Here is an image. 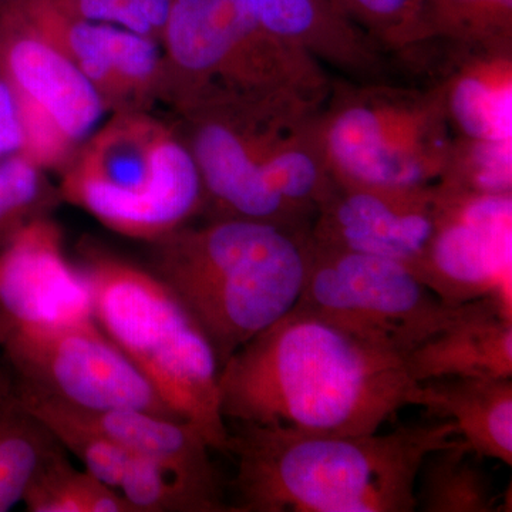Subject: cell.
Returning <instances> with one entry per match:
<instances>
[{"mask_svg": "<svg viewBox=\"0 0 512 512\" xmlns=\"http://www.w3.org/2000/svg\"><path fill=\"white\" fill-rule=\"evenodd\" d=\"M406 357L293 306L221 367V413L227 423L377 433L404 407L420 406Z\"/></svg>", "mask_w": 512, "mask_h": 512, "instance_id": "6da1fadb", "label": "cell"}, {"mask_svg": "<svg viewBox=\"0 0 512 512\" xmlns=\"http://www.w3.org/2000/svg\"><path fill=\"white\" fill-rule=\"evenodd\" d=\"M227 426L234 512H413L424 458L461 440L450 419L362 436Z\"/></svg>", "mask_w": 512, "mask_h": 512, "instance_id": "7a4b0ae2", "label": "cell"}, {"mask_svg": "<svg viewBox=\"0 0 512 512\" xmlns=\"http://www.w3.org/2000/svg\"><path fill=\"white\" fill-rule=\"evenodd\" d=\"M150 271L204 333L220 369L245 343L298 303L309 231L211 218L151 242Z\"/></svg>", "mask_w": 512, "mask_h": 512, "instance_id": "3957f363", "label": "cell"}, {"mask_svg": "<svg viewBox=\"0 0 512 512\" xmlns=\"http://www.w3.org/2000/svg\"><path fill=\"white\" fill-rule=\"evenodd\" d=\"M322 107L227 104L180 114L204 187V217L311 231L332 184L319 137Z\"/></svg>", "mask_w": 512, "mask_h": 512, "instance_id": "277c9868", "label": "cell"}, {"mask_svg": "<svg viewBox=\"0 0 512 512\" xmlns=\"http://www.w3.org/2000/svg\"><path fill=\"white\" fill-rule=\"evenodd\" d=\"M160 100L177 114L211 106H323L332 79L272 36L239 0H170L160 39Z\"/></svg>", "mask_w": 512, "mask_h": 512, "instance_id": "5b68a950", "label": "cell"}, {"mask_svg": "<svg viewBox=\"0 0 512 512\" xmlns=\"http://www.w3.org/2000/svg\"><path fill=\"white\" fill-rule=\"evenodd\" d=\"M79 268L103 332L180 419L227 454L220 365L177 296L150 269L99 249H86Z\"/></svg>", "mask_w": 512, "mask_h": 512, "instance_id": "8992f818", "label": "cell"}, {"mask_svg": "<svg viewBox=\"0 0 512 512\" xmlns=\"http://www.w3.org/2000/svg\"><path fill=\"white\" fill-rule=\"evenodd\" d=\"M60 198L116 234L156 242L204 215L183 130L148 110L111 113L63 168Z\"/></svg>", "mask_w": 512, "mask_h": 512, "instance_id": "52a82bcc", "label": "cell"}, {"mask_svg": "<svg viewBox=\"0 0 512 512\" xmlns=\"http://www.w3.org/2000/svg\"><path fill=\"white\" fill-rule=\"evenodd\" d=\"M319 136L333 180L424 187L439 183L454 134L430 89L342 77L332 79Z\"/></svg>", "mask_w": 512, "mask_h": 512, "instance_id": "ba28073f", "label": "cell"}, {"mask_svg": "<svg viewBox=\"0 0 512 512\" xmlns=\"http://www.w3.org/2000/svg\"><path fill=\"white\" fill-rule=\"evenodd\" d=\"M0 356L16 386L87 410L180 419L92 318L0 326Z\"/></svg>", "mask_w": 512, "mask_h": 512, "instance_id": "9c48e42d", "label": "cell"}, {"mask_svg": "<svg viewBox=\"0 0 512 512\" xmlns=\"http://www.w3.org/2000/svg\"><path fill=\"white\" fill-rule=\"evenodd\" d=\"M295 306L407 356L443 329L460 305L441 301L400 262L309 239L308 271Z\"/></svg>", "mask_w": 512, "mask_h": 512, "instance_id": "30bf717a", "label": "cell"}, {"mask_svg": "<svg viewBox=\"0 0 512 512\" xmlns=\"http://www.w3.org/2000/svg\"><path fill=\"white\" fill-rule=\"evenodd\" d=\"M439 185V220L413 274L448 305L493 296L512 308V194Z\"/></svg>", "mask_w": 512, "mask_h": 512, "instance_id": "8fae6325", "label": "cell"}, {"mask_svg": "<svg viewBox=\"0 0 512 512\" xmlns=\"http://www.w3.org/2000/svg\"><path fill=\"white\" fill-rule=\"evenodd\" d=\"M441 188L340 183L320 201L309 239L320 247L382 256L414 271L439 220Z\"/></svg>", "mask_w": 512, "mask_h": 512, "instance_id": "7c38bea8", "label": "cell"}, {"mask_svg": "<svg viewBox=\"0 0 512 512\" xmlns=\"http://www.w3.org/2000/svg\"><path fill=\"white\" fill-rule=\"evenodd\" d=\"M392 62L409 82L436 93L454 136L512 141V46L426 39Z\"/></svg>", "mask_w": 512, "mask_h": 512, "instance_id": "4fadbf2b", "label": "cell"}, {"mask_svg": "<svg viewBox=\"0 0 512 512\" xmlns=\"http://www.w3.org/2000/svg\"><path fill=\"white\" fill-rule=\"evenodd\" d=\"M0 64L16 100L45 111L79 147L109 113L96 87L29 25L16 0H0Z\"/></svg>", "mask_w": 512, "mask_h": 512, "instance_id": "5bb4252c", "label": "cell"}, {"mask_svg": "<svg viewBox=\"0 0 512 512\" xmlns=\"http://www.w3.org/2000/svg\"><path fill=\"white\" fill-rule=\"evenodd\" d=\"M92 316L89 286L50 215L30 222L0 249V326Z\"/></svg>", "mask_w": 512, "mask_h": 512, "instance_id": "9a60e30c", "label": "cell"}, {"mask_svg": "<svg viewBox=\"0 0 512 512\" xmlns=\"http://www.w3.org/2000/svg\"><path fill=\"white\" fill-rule=\"evenodd\" d=\"M272 36L352 80H389L392 59L330 0H239Z\"/></svg>", "mask_w": 512, "mask_h": 512, "instance_id": "2e32d148", "label": "cell"}, {"mask_svg": "<svg viewBox=\"0 0 512 512\" xmlns=\"http://www.w3.org/2000/svg\"><path fill=\"white\" fill-rule=\"evenodd\" d=\"M66 406L128 454L148 458L170 471L197 494L211 512L229 511L211 460L212 448L192 424L140 410L99 412Z\"/></svg>", "mask_w": 512, "mask_h": 512, "instance_id": "e0dca14e", "label": "cell"}, {"mask_svg": "<svg viewBox=\"0 0 512 512\" xmlns=\"http://www.w3.org/2000/svg\"><path fill=\"white\" fill-rule=\"evenodd\" d=\"M416 382L512 377V308L493 296L461 303L450 322L406 357Z\"/></svg>", "mask_w": 512, "mask_h": 512, "instance_id": "ac0fdd59", "label": "cell"}, {"mask_svg": "<svg viewBox=\"0 0 512 512\" xmlns=\"http://www.w3.org/2000/svg\"><path fill=\"white\" fill-rule=\"evenodd\" d=\"M420 384V407L453 420L471 453L511 466L512 377H441Z\"/></svg>", "mask_w": 512, "mask_h": 512, "instance_id": "d6986e66", "label": "cell"}, {"mask_svg": "<svg viewBox=\"0 0 512 512\" xmlns=\"http://www.w3.org/2000/svg\"><path fill=\"white\" fill-rule=\"evenodd\" d=\"M481 458L463 440L424 458L416 481V510L421 512H494L500 495Z\"/></svg>", "mask_w": 512, "mask_h": 512, "instance_id": "ffe728a7", "label": "cell"}, {"mask_svg": "<svg viewBox=\"0 0 512 512\" xmlns=\"http://www.w3.org/2000/svg\"><path fill=\"white\" fill-rule=\"evenodd\" d=\"M62 450L20 403L15 383L0 386V512L20 503L39 468Z\"/></svg>", "mask_w": 512, "mask_h": 512, "instance_id": "44dd1931", "label": "cell"}, {"mask_svg": "<svg viewBox=\"0 0 512 512\" xmlns=\"http://www.w3.org/2000/svg\"><path fill=\"white\" fill-rule=\"evenodd\" d=\"M15 390L20 403L52 433L64 450L83 464L87 473L119 488L130 457L124 448L77 417L59 400L16 384Z\"/></svg>", "mask_w": 512, "mask_h": 512, "instance_id": "7402d4cb", "label": "cell"}, {"mask_svg": "<svg viewBox=\"0 0 512 512\" xmlns=\"http://www.w3.org/2000/svg\"><path fill=\"white\" fill-rule=\"evenodd\" d=\"M419 42L512 46V0H419Z\"/></svg>", "mask_w": 512, "mask_h": 512, "instance_id": "603a6c76", "label": "cell"}, {"mask_svg": "<svg viewBox=\"0 0 512 512\" xmlns=\"http://www.w3.org/2000/svg\"><path fill=\"white\" fill-rule=\"evenodd\" d=\"M22 501L30 512H137L116 487L74 468L66 450L39 468Z\"/></svg>", "mask_w": 512, "mask_h": 512, "instance_id": "cb8c5ba5", "label": "cell"}, {"mask_svg": "<svg viewBox=\"0 0 512 512\" xmlns=\"http://www.w3.org/2000/svg\"><path fill=\"white\" fill-rule=\"evenodd\" d=\"M439 184L467 194H512V141L453 136Z\"/></svg>", "mask_w": 512, "mask_h": 512, "instance_id": "d4e9b609", "label": "cell"}, {"mask_svg": "<svg viewBox=\"0 0 512 512\" xmlns=\"http://www.w3.org/2000/svg\"><path fill=\"white\" fill-rule=\"evenodd\" d=\"M60 198L47 173L22 154L0 161V249L30 222L50 215Z\"/></svg>", "mask_w": 512, "mask_h": 512, "instance_id": "484cf974", "label": "cell"}, {"mask_svg": "<svg viewBox=\"0 0 512 512\" xmlns=\"http://www.w3.org/2000/svg\"><path fill=\"white\" fill-rule=\"evenodd\" d=\"M350 23L392 59L419 42V0H330Z\"/></svg>", "mask_w": 512, "mask_h": 512, "instance_id": "4316f807", "label": "cell"}, {"mask_svg": "<svg viewBox=\"0 0 512 512\" xmlns=\"http://www.w3.org/2000/svg\"><path fill=\"white\" fill-rule=\"evenodd\" d=\"M119 488L137 512H211L170 471L134 454L128 457Z\"/></svg>", "mask_w": 512, "mask_h": 512, "instance_id": "83f0119b", "label": "cell"}, {"mask_svg": "<svg viewBox=\"0 0 512 512\" xmlns=\"http://www.w3.org/2000/svg\"><path fill=\"white\" fill-rule=\"evenodd\" d=\"M50 2L72 18L119 26L151 39L146 25L131 6L130 0H50Z\"/></svg>", "mask_w": 512, "mask_h": 512, "instance_id": "f1b7e54d", "label": "cell"}, {"mask_svg": "<svg viewBox=\"0 0 512 512\" xmlns=\"http://www.w3.org/2000/svg\"><path fill=\"white\" fill-rule=\"evenodd\" d=\"M22 127L18 100L0 64V161L20 154Z\"/></svg>", "mask_w": 512, "mask_h": 512, "instance_id": "f546056e", "label": "cell"}]
</instances>
